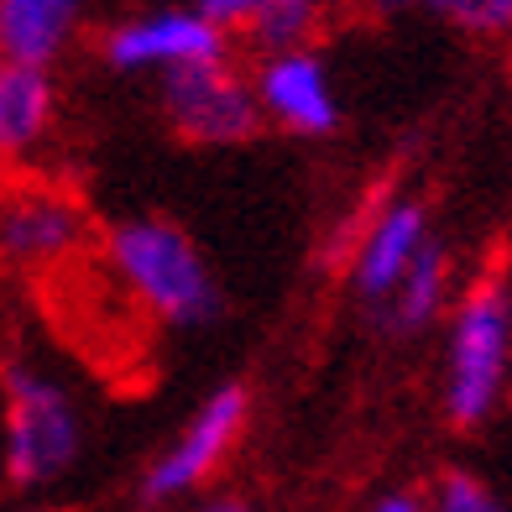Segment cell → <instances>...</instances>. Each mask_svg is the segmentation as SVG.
Segmentation results:
<instances>
[{
	"mask_svg": "<svg viewBox=\"0 0 512 512\" xmlns=\"http://www.w3.org/2000/svg\"><path fill=\"white\" fill-rule=\"evenodd\" d=\"M439 330V413L476 434L512 403V267L492 262L465 277Z\"/></svg>",
	"mask_w": 512,
	"mask_h": 512,
	"instance_id": "obj_1",
	"label": "cell"
},
{
	"mask_svg": "<svg viewBox=\"0 0 512 512\" xmlns=\"http://www.w3.org/2000/svg\"><path fill=\"white\" fill-rule=\"evenodd\" d=\"M105 272L162 330H209L225 314V288L199 241L162 215H126L105 230Z\"/></svg>",
	"mask_w": 512,
	"mask_h": 512,
	"instance_id": "obj_2",
	"label": "cell"
},
{
	"mask_svg": "<svg viewBox=\"0 0 512 512\" xmlns=\"http://www.w3.org/2000/svg\"><path fill=\"white\" fill-rule=\"evenodd\" d=\"M89 445L79 392L53 366L16 356L0 371V471L16 492H48L68 481Z\"/></svg>",
	"mask_w": 512,
	"mask_h": 512,
	"instance_id": "obj_3",
	"label": "cell"
},
{
	"mask_svg": "<svg viewBox=\"0 0 512 512\" xmlns=\"http://www.w3.org/2000/svg\"><path fill=\"white\" fill-rule=\"evenodd\" d=\"M246 424H251L246 382H220L215 392H204V403L183 418V429L147 460L142 481H136V497L147 507H178V502L199 497L225 471V460L236 455Z\"/></svg>",
	"mask_w": 512,
	"mask_h": 512,
	"instance_id": "obj_4",
	"label": "cell"
},
{
	"mask_svg": "<svg viewBox=\"0 0 512 512\" xmlns=\"http://www.w3.org/2000/svg\"><path fill=\"white\" fill-rule=\"evenodd\" d=\"M89 236H95L89 209L68 183L32 173L0 178V267L6 272H58L89 246Z\"/></svg>",
	"mask_w": 512,
	"mask_h": 512,
	"instance_id": "obj_5",
	"label": "cell"
},
{
	"mask_svg": "<svg viewBox=\"0 0 512 512\" xmlns=\"http://www.w3.org/2000/svg\"><path fill=\"white\" fill-rule=\"evenodd\" d=\"M225 42L230 37L209 16H199L194 0H157L110 21L100 32V58L110 74L126 79H168L194 63L230 58Z\"/></svg>",
	"mask_w": 512,
	"mask_h": 512,
	"instance_id": "obj_6",
	"label": "cell"
},
{
	"mask_svg": "<svg viewBox=\"0 0 512 512\" xmlns=\"http://www.w3.org/2000/svg\"><path fill=\"white\" fill-rule=\"evenodd\" d=\"M157 110L189 147H241L267 126L251 74H241L230 58L194 63L183 74L157 79Z\"/></svg>",
	"mask_w": 512,
	"mask_h": 512,
	"instance_id": "obj_7",
	"label": "cell"
},
{
	"mask_svg": "<svg viewBox=\"0 0 512 512\" xmlns=\"http://www.w3.org/2000/svg\"><path fill=\"white\" fill-rule=\"evenodd\" d=\"M439 241V225H434V209L424 194L398 189L387 194L377 209L366 215V225L356 230V246H351V262H345V283H351L356 304L377 319L387 309V298L398 293V283L413 272V262Z\"/></svg>",
	"mask_w": 512,
	"mask_h": 512,
	"instance_id": "obj_8",
	"label": "cell"
},
{
	"mask_svg": "<svg viewBox=\"0 0 512 512\" xmlns=\"http://www.w3.org/2000/svg\"><path fill=\"white\" fill-rule=\"evenodd\" d=\"M251 89H256V105H262V121L288 131V136H304V142H324V136H335L340 121H345L335 74H330V63L319 58V48L256 58Z\"/></svg>",
	"mask_w": 512,
	"mask_h": 512,
	"instance_id": "obj_9",
	"label": "cell"
},
{
	"mask_svg": "<svg viewBox=\"0 0 512 512\" xmlns=\"http://www.w3.org/2000/svg\"><path fill=\"white\" fill-rule=\"evenodd\" d=\"M58 131V79L48 68L0 63V168L21 173Z\"/></svg>",
	"mask_w": 512,
	"mask_h": 512,
	"instance_id": "obj_10",
	"label": "cell"
},
{
	"mask_svg": "<svg viewBox=\"0 0 512 512\" xmlns=\"http://www.w3.org/2000/svg\"><path fill=\"white\" fill-rule=\"evenodd\" d=\"M95 0H0V63L53 68L74 53Z\"/></svg>",
	"mask_w": 512,
	"mask_h": 512,
	"instance_id": "obj_11",
	"label": "cell"
},
{
	"mask_svg": "<svg viewBox=\"0 0 512 512\" xmlns=\"http://www.w3.org/2000/svg\"><path fill=\"white\" fill-rule=\"evenodd\" d=\"M455 293H460V272H455V251L439 236L424 256L413 262V272L398 283V293L387 298V309L377 314V324L398 340H418L445 324V314L455 309Z\"/></svg>",
	"mask_w": 512,
	"mask_h": 512,
	"instance_id": "obj_12",
	"label": "cell"
},
{
	"mask_svg": "<svg viewBox=\"0 0 512 512\" xmlns=\"http://www.w3.org/2000/svg\"><path fill=\"white\" fill-rule=\"evenodd\" d=\"M319 27H324V0H283L277 11H267L262 21H256L246 42L256 48V58L298 53V48H314Z\"/></svg>",
	"mask_w": 512,
	"mask_h": 512,
	"instance_id": "obj_13",
	"label": "cell"
},
{
	"mask_svg": "<svg viewBox=\"0 0 512 512\" xmlns=\"http://www.w3.org/2000/svg\"><path fill=\"white\" fill-rule=\"evenodd\" d=\"M429 11L476 42H512V0H434Z\"/></svg>",
	"mask_w": 512,
	"mask_h": 512,
	"instance_id": "obj_14",
	"label": "cell"
},
{
	"mask_svg": "<svg viewBox=\"0 0 512 512\" xmlns=\"http://www.w3.org/2000/svg\"><path fill=\"white\" fill-rule=\"evenodd\" d=\"M424 497H429V512H512L476 471H460V465L455 471H439Z\"/></svg>",
	"mask_w": 512,
	"mask_h": 512,
	"instance_id": "obj_15",
	"label": "cell"
},
{
	"mask_svg": "<svg viewBox=\"0 0 512 512\" xmlns=\"http://www.w3.org/2000/svg\"><path fill=\"white\" fill-rule=\"evenodd\" d=\"M199 6V16H209L215 27L230 37V32H241V37H251V27L262 21L267 11H277L283 0H194Z\"/></svg>",
	"mask_w": 512,
	"mask_h": 512,
	"instance_id": "obj_16",
	"label": "cell"
},
{
	"mask_svg": "<svg viewBox=\"0 0 512 512\" xmlns=\"http://www.w3.org/2000/svg\"><path fill=\"white\" fill-rule=\"evenodd\" d=\"M366 512H429V497L413 492V486H387V492L371 502Z\"/></svg>",
	"mask_w": 512,
	"mask_h": 512,
	"instance_id": "obj_17",
	"label": "cell"
},
{
	"mask_svg": "<svg viewBox=\"0 0 512 512\" xmlns=\"http://www.w3.org/2000/svg\"><path fill=\"white\" fill-rule=\"evenodd\" d=\"M199 512H256L251 502H241V497H209Z\"/></svg>",
	"mask_w": 512,
	"mask_h": 512,
	"instance_id": "obj_18",
	"label": "cell"
},
{
	"mask_svg": "<svg viewBox=\"0 0 512 512\" xmlns=\"http://www.w3.org/2000/svg\"><path fill=\"white\" fill-rule=\"evenodd\" d=\"M371 6H377V11H387V16H392V11H429L434 0H371Z\"/></svg>",
	"mask_w": 512,
	"mask_h": 512,
	"instance_id": "obj_19",
	"label": "cell"
},
{
	"mask_svg": "<svg viewBox=\"0 0 512 512\" xmlns=\"http://www.w3.org/2000/svg\"><path fill=\"white\" fill-rule=\"evenodd\" d=\"M21 512H68V507H21Z\"/></svg>",
	"mask_w": 512,
	"mask_h": 512,
	"instance_id": "obj_20",
	"label": "cell"
}]
</instances>
